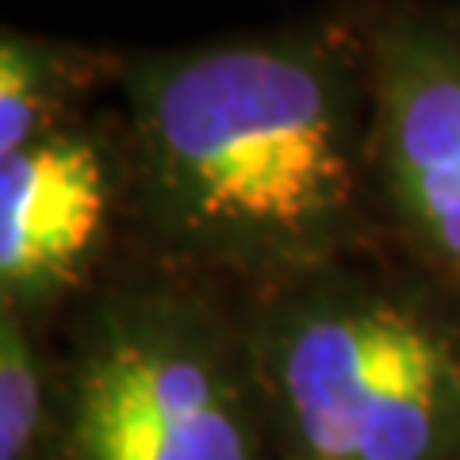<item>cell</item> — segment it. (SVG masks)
Wrapping results in <instances>:
<instances>
[{
	"label": "cell",
	"instance_id": "cell-7",
	"mask_svg": "<svg viewBox=\"0 0 460 460\" xmlns=\"http://www.w3.org/2000/svg\"><path fill=\"white\" fill-rule=\"evenodd\" d=\"M62 357L50 330L0 311V460H50Z\"/></svg>",
	"mask_w": 460,
	"mask_h": 460
},
{
	"label": "cell",
	"instance_id": "cell-5",
	"mask_svg": "<svg viewBox=\"0 0 460 460\" xmlns=\"http://www.w3.org/2000/svg\"><path fill=\"white\" fill-rule=\"evenodd\" d=\"M131 238V154L115 100L0 157V311L50 330Z\"/></svg>",
	"mask_w": 460,
	"mask_h": 460
},
{
	"label": "cell",
	"instance_id": "cell-2",
	"mask_svg": "<svg viewBox=\"0 0 460 460\" xmlns=\"http://www.w3.org/2000/svg\"><path fill=\"white\" fill-rule=\"evenodd\" d=\"M280 456L460 460V284L392 238L242 296Z\"/></svg>",
	"mask_w": 460,
	"mask_h": 460
},
{
	"label": "cell",
	"instance_id": "cell-1",
	"mask_svg": "<svg viewBox=\"0 0 460 460\" xmlns=\"http://www.w3.org/2000/svg\"><path fill=\"white\" fill-rule=\"evenodd\" d=\"M131 242L257 296L387 238L372 62L357 16L127 54Z\"/></svg>",
	"mask_w": 460,
	"mask_h": 460
},
{
	"label": "cell",
	"instance_id": "cell-8",
	"mask_svg": "<svg viewBox=\"0 0 460 460\" xmlns=\"http://www.w3.org/2000/svg\"><path fill=\"white\" fill-rule=\"evenodd\" d=\"M280 460H304V456H280Z\"/></svg>",
	"mask_w": 460,
	"mask_h": 460
},
{
	"label": "cell",
	"instance_id": "cell-4",
	"mask_svg": "<svg viewBox=\"0 0 460 460\" xmlns=\"http://www.w3.org/2000/svg\"><path fill=\"white\" fill-rule=\"evenodd\" d=\"M372 62L387 238L460 284V4L353 0Z\"/></svg>",
	"mask_w": 460,
	"mask_h": 460
},
{
	"label": "cell",
	"instance_id": "cell-3",
	"mask_svg": "<svg viewBox=\"0 0 460 460\" xmlns=\"http://www.w3.org/2000/svg\"><path fill=\"white\" fill-rule=\"evenodd\" d=\"M50 460H280L242 296L131 253L62 319Z\"/></svg>",
	"mask_w": 460,
	"mask_h": 460
},
{
	"label": "cell",
	"instance_id": "cell-6",
	"mask_svg": "<svg viewBox=\"0 0 460 460\" xmlns=\"http://www.w3.org/2000/svg\"><path fill=\"white\" fill-rule=\"evenodd\" d=\"M127 54L77 39L0 31V157L108 108Z\"/></svg>",
	"mask_w": 460,
	"mask_h": 460
}]
</instances>
